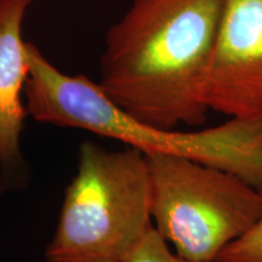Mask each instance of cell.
Wrapping results in <instances>:
<instances>
[{
  "mask_svg": "<svg viewBox=\"0 0 262 262\" xmlns=\"http://www.w3.org/2000/svg\"><path fill=\"white\" fill-rule=\"evenodd\" d=\"M226 0H131L104 38L98 84L141 122L199 126L202 84Z\"/></svg>",
  "mask_w": 262,
  "mask_h": 262,
  "instance_id": "obj_1",
  "label": "cell"
},
{
  "mask_svg": "<svg viewBox=\"0 0 262 262\" xmlns=\"http://www.w3.org/2000/svg\"><path fill=\"white\" fill-rule=\"evenodd\" d=\"M25 104L34 122L80 129L120 141L145 155L166 153L220 168L262 187V120L229 118L196 131L165 130L141 122L108 97L86 75L58 70L33 42L26 44Z\"/></svg>",
  "mask_w": 262,
  "mask_h": 262,
  "instance_id": "obj_2",
  "label": "cell"
},
{
  "mask_svg": "<svg viewBox=\"0 0 262 262\" xmlns=\"http://www.w3.org/2000/svg\"><path fill=\"white\" fill-rule=\"evenodd\" d=\"M152 226L145 153L85 141L44 261L124 262Z\"/></svg>",
  "mask_w": 262,
  "mask_h": 262,
  "instance_id": "obj_3",
  "label": "cell"
},
{
  "mask_svg": "<svg viewBox=\"0 0 262 262\" xmlns=\"http://www.w3.org/2000/svg\"><path fill=\"white\" fill-rule=\"evenodd\" d=\"M146 158L153 226L181 257L215 262L261 220L260 189L235 173L182 156Z\"/></svg>",
  "mask_w": 262,
  "mask_h": 262,
  "instance_id": "obj_4",
  "label": "cell"
},
{
  "mask_svg": "<svg viewBox=\"0 0 262 262\" xmlns=\"http://www.w3.org/2000/svg\"><path fill=\"white\" fill-rule=\"evenodd\" d=\"M202 100L228 118L262 120V0H226Z\"/></svg>",
  "mask_w": 262,
  "mask_h": 262,
  "instance_id": "obj_5",
  "label": "cell"
},
{
  "mask_svg": "<svg viewBox=\"0 0 262 262\" xmlns=\"http://www.w3.org/2000/svg\"><path fill=\"white\" fill-rule=\"evenodd\" d=\"M34 0H0V181L16 188L26 180L21 148L25 120V85L28 61L22 27Z\"/></svg>",
  "mask_w": 262,
  "mask_h": 262,
  "instance_id": "obj_6",
  "label": "cell"
},
{
  "mask_svg": "<svg viewBox=\"0 0 262 262\" xmlns=\"http://www.w3.org/2000/svg\"><path fill=\"white\" fill-rule=\"evenodd\" d=\"M124 262H195L183 258L172 251L168 242L164 239L155 226H152L145 237Z\"/></svg>",
  "mask_w": 262,
  "mask_h": 262,
  "instance_id": "obj_7",
  "label": "cell"
},
{
  "mask_svg": "<svg viewBox=\"0 0 262 262\" xmlns=\"http://www.w3.org/2000/svg\"><path fill=\"white\" fill-rule=\"evenodd\" d=\"M258 189L262 194V187ZM215 262H262V217L247 234L227 245Z\"/></svg>",
  "mask_w": 262,
  "mask_h": 262,
  "instance_id": "obj_8",
  "label": "cell"
}]
</instances>
